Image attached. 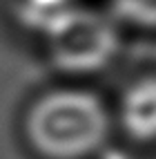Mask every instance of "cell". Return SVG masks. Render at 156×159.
Wrapping results in <instances>:
<instances>
[{"mask_svg":"<svg viewBox=\"0 0 156 159\" xmlns=\"http://www.w3.org/2000/svg\"><path fill=\"white\" fill-rule=\"evenodd\" d=\"M109 112L85 90H54L27 110V143L43 159H87L105 143Z\"/></svg>","mask_w":156,"mask_h":159,"instance_id":"1","label":"cell"},{"mask_svg":"<svg viewBox=\"0 0 156 159\" xmlns=\"http://www.w3.org/2000/svg\"><path fill=\"white\" fill-rule=\"evenodd\" d=\"M118 116L134 141H156V76L138 79L123 92Z\"/></svg>","mask_w":156,"mask_h":159,"instance_id":"2","label":"cell"},{"mask_svg":"<svg viewBox=\"0 0 156 159\" xmlns=\"http://www.w3.org/2000/svg\"><path fill=\"white\" fill-rule=\"evenodd\" d=\"M127 14L147 25H156V0H123Z\"/></svg>","mask_w":156,"mask_h":159,"instance_id":"3","label":"cell"}]
</instances>
